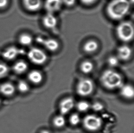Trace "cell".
Segmentation results:
<instances>
[{"mask_svg":"<svg viewBox=\"0 0 134 133\" xmlns=\"http://www.w3.org/2000/svg\"><path fill=\"white\" fill-rule=\"evenodd\" d=\"M131 5L129 0H111L107 5L106 11L112 20L119 21L127 15Z\"/></svg>","mask_w":134,"mask_h":133,"instance_id":"6da1fadb","label":"cell"},{"mask_svg":"<svg viewBox=\"0 0 134 133\" xmlns=\"http://www.w3.org/2000/svg\"><path fill=\"white\" fill-rule=\"evenodd\" d=\"M100 81L102 85L109 90L120 88L123 84L121 75L113 69L105 70L102 74Z\"/></svg>","mask_w":134,"mask_h":133,"instance_id":"7a4b0ae2","label":"cell"},{"mask_svg":"<svg viewBox=\"0 0 134 133\" xmlns=\"http://www.w3.org/2000/svg\"><path fill=\"white\" fill-rule=\"evenodd\" d=\"M116 34L119 39L121 41L124 43L131 41L134 38L133 24L129 21L121 22L116 27Z\"/></svg>","mask_w":134,"mask_h":133,"instance_id":"3957f363","label":"cell"},{"mask_svg":"<svg viewBox=\"0 0 134 133\" xmlns=\"http://www.w3.org/2000/svg\"><path fill=\"white\" fill-rule=\"evenodd\" d=\"M84 128L87 131L95 132L99 130L103 124L101 117L94 114H90L84 117L82 120Z\"/></svg>","mask_w":134,"mask_h":133,"instance_id":"277c9868","label":"cell"},{"mask_svg":"<svg viewBox=\"0 0 134 133\" xmlns=\"http://www.w3.org/2000/svg\"><path fill=\"white\" fill-rule=\"evenodd\" d=\"M94 83L88 78H83L79 80L76 86V92L79 95L87 97L92 94L94 90Z\"/></svg>","mask_w":134,"mask_h":133,"instance_id":"5b68a950","label":"cell"},{"mask_svg":"<svg viewBox=\"0 0 134 133\" xmlns=\"http://www.w3.org/2000/svg\"><path fill=\"white\" fill-rule=\"evenodd\" d=\"M27 57L31 63L37 65L44 64L47 61V54L44 51L38 47H32L27 53Z\"/></svg>","mask_w":134,"mask_h":133,"instance_id":"8992f818","label":"cell"},{"mask_svg":"<svg viewBox=\"0 0 134 133\" xmlns=\"http://www.w3.org/2000/svg\"><path fill=\"white\" fill-rule=\"evenodd\" d=\"M36 41L38 43L44 47L47 50L52 52H55L60 47L59 42L53 38L38 37L36 38Z\"/></svg>","mask_w":134,"mask_h":133,"instance_id":"52a82bcc","label":"cell"},{"mask_svg":"<svg viewBox=\"0 0 134 133\" xmlns=\"http://www.w3.org/2000/svg\"><path fill=\"white\" fill-rule=\"evenodd\" d=\"M75 106L74 99L72 97H66L62 99L59 105V109L61 114L65 115L73 109Z\"/></svg>","mask_w":134,"mask_h":133,"instance_id":"ba28073f","label":"cell"},{"mask_svg":"<svg viewBox=\"0 0 134 133\" xmlns=\"http://www.w3.org/2000/svg\"><path fill=\"white\" fill-rule=\"evenodd\" d=\"M24 53V51L14 46H11L5 49L2 53L3 58L7 60L11 61L15 59L20 54Z\"/></svg>","mask_w":134,"mask_h":133,"instance_id":"9c48e42d","label":"cell"},{"mask_svg":"<svg viewBox=\"0 0 134 133\" xmlns=\"http://www.w3.org/2000/svg\"><path fill=\"white\" fill-rule=\"evenodd\" d=\"M62 4V0H45L44 7L47 13L54 14L60 10Z\"/></svg>","mask_w":134,"mask_h":133,"instance_id":"30bf717a","label":"cell"},{"mask_svg":"<svg viewBox=\"0 0 134 133\" xmlns=\"http://www.w3.org/2000/svg\"><path fill=\"white\" fill-rule=\"evenodd\" d=\"M42 23L47 29H54L57 24V19L53 13H47L42 18Z\"/></svg>","mask_w":134,"mask_h":133,"instance_id":"8fae6325","label":"cell"},{"mask_svg":"<svg viewBox=\"0 0 134 133\" xmlns=\"http://www.w3.org/2000/svg\"><path fill=\"white\" fill-rule=\"evenodd\" d=\"M117 52L118 58L124 61L130 59L132 53L131 47L126 45H121L119 47Z\"/></svg>","mask_w":134,"mask_h":133,"instance_id":"7c38bea8","label":"cell"},{"mask_svg":"<svg viewBox=\"0 0 134 133\" xmlns=\"http://www.w3.org/2000/svg\"><path fill=\"white\" fill-rule=\"evenodd\" d=\"M24 7L31 12H35L42 7V0H23Z\"/></svg>","mask_w":134,"mask_h":133,"instance_id":"4fadbf2b","label":"cell"},{"mask_svg":"<svg viewBox=\"0 0 134 133\" xmlns=\"http://www.w3.org/2000/svg\"><path fill=\"white\" fill-rule=\"evenodd\" d=\"M16 88L13 83L5 82L0 85V93L5 96H11L14 94Z\"/></svg>","mask_w":134,"mask_h":133,"instance_id":"5bb4252c","label":"cell"},{"mask_svg":"<svg viewBox=\"0 0 134 133\" xmlns=\"http://www.w3.org/2000/svg\"><path fill=\"white\" fill-rule=\"evenodd\" d=\"M28 79L34 84H38L43 80V75L42 72L37 70H34L29 72L27 75Z\"/></svg>","mask_w":134,"mask_h":133,"instance_id":"9a60e30c","label":"cell"},{"mask_svg":"<svg viewBox=\"0 0 134 133\" xmlns=\"http://www.w3.org/2000/svg\"><path fill=\"white\" fill-rule=\"evenodd\" d=\"M121 95L126 99H132L134 97V89L132 85L130 84L122 85L120 88Z\"/></svg>","mask_w":134,"mask_h":133,"instance_id":"2e32d148","label":"cell"},{"mask_svg":"<svg viewBox=\"0 0 134 133\" xmlns=\"http://www.w3.org/2000/svg\"><path fill=\"white\" fill-rule=\"evenodd\" d=\"M98 48V42L94 40H90L84 44L83 49L87 53H92L95 52Z\"/></svg>","mask_w":134,"mask_h":133,"instance_id":"e0dca14e","label":"cell"},{"mask_svg":"<svg viewBox=\"0 0 134 133\" xmlns=\"http://www.w3.org/2000/svg\"><path fill=\"white\" fill-rule=\"evenodd\" d=\"M13 71L18 74H22L25 72L28 69L27 63L23 60L16 62L13 67Z\"/></svg>","mask_w":134,"mask_h":133,"instance_id":"ac0fdd59","label":"cell"},{"mask_svg":"<svg viewBox=\"0 0 134 133\" xmlns=\"http://www.w3.org/2000/svg\"><path fill=\"white\" fill-rule=\"evenodd\" d=\"M18 41L21 45L29 46L33 43V38L30 34L23 33L18 38Z\"/></svg>","mask_w":134,"mask_h":133,"instance_id":"d6986e66","label":"cell"},{"mask_svg":"<svg viewBox=\"0 0 134 133\" xmlns=\"http://www.w3.org/2000/svg\"><path fill=\"white\" fill-rule=\"evenodd\" d=\"M80 68L82 73L87 74L92 72L94 68V65L92 62L88 60H85L81 63Z\"/></svg>","mask_w":134,"mask_h":133,"instance_id":"ffe728a7","label":"cell"},{"mask_svg":"<svg viewBox=\"0 0 134 133\" xmlns=\"http://www.w3.org/2000/svg\"><path fill=\"white\" fill-rule=\"evenodd\" d=\"M66 119L64 115L60 114L55 116L53 119V124L54 127L58 129L62 128L65 125Z\"/></svg>","mask_w":134,"mask_h":133,"instance_id":"44dd1931","label":"cell"},{"mask_svg":"<svg viewBox=\"0 0 134 133\" xmlns=\"http://www.w3.org/2000/svg\"><path fill=\"white\" fill-rule=\"evenodd\" d=\"M76 108L78 111L84 113L91 108V105L87 101H80L76 104Z\"/></svg>","mask_w":134,"mask_h":133,"instance_id":"7402d4cb","label":"cell"},{"mask_svg":"<svg viewBox=\"0 0 134 133\" xmlns=\"http://www.w3.org/2000/svg\"><path fill=\"white\" fill-rule=\"evenodd\" d=\"M17 89L21 93H26L28 92L30 89L29 83L24 80H20L17 84Z\"/></svg>","mask_w":134,"mask_h":133,"instance_id":"603a6c76","label":"cell"},{"mask_svg":"<svg viewBox=\"0 0 134 133\" xmlns=\"http://www.w3.org/2000/svg\"><path fill=\"white\" fill-rule=\"evenodd\" d=\"M69 122L72 126H76L81 122V118L78 113H72L69 118Z\"/></svg>","mask_w":134,"mask_h":133,"instance_id":"cb8c5ba5","label":"cell"},{"mask_svg":"<svg viewBox=\"0 0 134 133\" xmlns=\"http://www.w3.org/2000/svg\"><path fill=\"white\" fill-rule=\"evenodd\" d=\"M9 67L5 63L0 62V78L5 77L9 73Z\"/></svg>","mask_w":134,"mask_h":133,"instance_id":"d4e9b609","label":"cell"},{"mask_svg":"<svg viewBox=\"0 0 134 133\" xmlns=\"http://www.w3.org/2000/svg\"><path fill=\"white\" fill-rule=\"evenodd\" d=\"M108 64L111 68H114L118 66L119 63V59L115 56H110L108 59Z\"/></svg>","mask_w":134,"mask_h":133,"instance_id":"484cf974","label":"cell"},{"mask_svg":"<svg viewBox=\"0 0 134 133\" xmlns=\"http://www.w3.org/2000/svg\"><path fill=\"white\" fill-rule=\"evenodd\" d=\"M91 108L94 111L98 112L101 111L103 110L104 106L101 102H96L93 103L92 105H91Z\"/></svg>","mask_w":134,"mask_h":133,"instance_id":"4316f807","label":"cell"},{"mask_svg":"<svg viewBox=\"0 0 134 133\" xmlns=\"http://www.w3.org/2000/svg\"><path fill=\"white\" fill-rule=\"evenodd\" d=\"M76 0H62V4L66 5L67 7H71L74 5L76 3Z\"/></svg>","mask_w":134,"mask_h":133,"instance_id":"83f0119b","label":"cell"},{"mask_svg":"<svg viewBox=\"0 0 134 133\" xmlns=\"http://www.w3.org/2000/svg\"><path fill=\"white\" fill-rule=\"evenodd\" d=\"M8 4V0H0V10L4 9Z\"/></svg>","mask_w":134,"mask_h":133,"instance_id":"f1b7e54d","label":"cell"},{"mask_svg":"<svg viewBox=\"0 0 134 133\" xmlns=\"http://www.w3.org/2000/svg\"><path fill=\"white\" fill-rule=\"evenodd\" d=\"M82 4L86 5H90L94 3L97 0H80Z\"/></svg>","mask_w":134,"mask_h":133,"instance_id":"f546056e","label":"cell"},{"mask_svg":"<svg viewBox=\"0 0 134 133\" xmlns=\"http://www.w3.org/2000/svg\"><path fill=\"white\" fill-rule=\"evenodd\" d=\"M40 133H51L50 132L47 130H43L40 132Z\"/></svg>","mask_w":134,"mask_h":133,"instance_id":"4dcf8cb0","label":"cell"},{"mask_svg":"<svg viewBox=\"0 0 134 133\" xmlns=\"http://www.w3.org/2000/svg\"><path fill=\"white\" fill-rule=\"evenodd\" d=\"M1 99H0V104H1Z\"/></svg>","mask_w":134,"mask_h":133,"instance_id":"1f68e13d","label":"cell"}]
</instances>
